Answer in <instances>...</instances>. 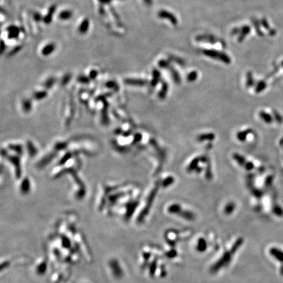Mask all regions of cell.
Returning <instances> with one entry per match:
<instances>
[{"label": "cell", "mask_w": 283, "mask_h": 283, "mask_svg": "<svg viewBox=\"0 0 283 283\" xmlns=\"http://www.w3.org/2000/svg\"><path fill=\"white\" fill-rule=\"evenodd\" d=\"M243 240H242V239L236 240L235 243L233 245V246L224 251L222 257L218 259V261L212 265V266L211 267L212 272L214 273H216L218 271L222 270L223 268H226L224 267H226L227 265H228L230 263V262H231L233 258V255L235 254V252H237V251L239 249L240 245L243 244Z\"/></svg>", "instance_id": "6da1fadb"}, {"label": "cell", "mask_w": 283, "mask_h": 283, "mask_svg": "<svg viewBox=\"0 0 283 283\" xmlns=\"http://www.w3.org/2000/svg\"><path fill=\"white\" fill-rule=\"evenodd\" d=\"M182 209L179 204H174L173 205L170 206L168 208V211L171 214H177V216H179L181 218H184V219L187 220V221H191L195 219V214L193 212L187 210L182 211Z\"/></svg>", "instance_id": "7a4b0ae2"}, {"label": "cell", "mask_w": 283, "mask_h": 283, "mask_svg": "<svg viewBox=\"0 0 283 283\" xmlns=\"http://www.w3.org/2000/svg\"><path fill=\"white\" fill-rule=\"evenodd\" d=\"M204 53L206 55L212 57L214 58L218 59V60L222 61L227 64H229L230 62L229 58L226 55L223 54V53H220L219 52L214 51H204Z\"/></svg>", "instance_id": "3957f363"}, {"label": "cell", "mask_w": 283, "mask_h": 283, "mask_svg": "<svg viewBox=\"0 0 283 283\" xmlns=\"http://www.w3.org/2000/svg\"><path fill=\"white\" fill-rule=\"evenodd\" d=\"M56 9V6L55 5H52L51 7L49 9L48 13H47V15L43 18V21L44 22V23L46 24V25H49V24L52 22V17L55 13Z\"/></svg>", "instance_id": "277c9868"}, {"label": "cell", "mask_w": 283, "mask_h": 283, "mask_svg": "<svg viewBox=\"0 0 283 283\" xmlns=\"http://www.w3.org/2000/svg\"><path fill=\"white\" fill-rule=\"evenodd\" d=\"M7 30L8 32V38L9 39H16L18 38L20 33L19 28L16 26H9Z\"/></svg>", "instance_id": "5b68a950"}, {"label": "cell", "mask_w": 283, "mask_h": 283, "mask_svg": "<svg viewBox=\"0 0 283 283\" xmlns=\"http://www.w3.org/2000/svg\"><path fill=\"white\" fill-rule=\"evenodd\" d=\"M55 49H56L55 44L53 43H50L46 45L42 49V50H41V54L45 56H49L50 55L52 54L53 52L55 51Z\"/></svg>", "instance_id": "8992f818"}, {"label": "cell", "mask_w": 283, "mask_h": 283, "mask_svg": "<svg viewBox=\"0 0 283 283\" xmlns=\"http://www.w3.org/2000/svg\"><path fill=\"white\" fill-rule=\"evenodd\" d=\"M90 25V22L87 19H85L83 20L81 22L80 25L78 28V32L81 34H85L87 31L88 30Z\"/></svg>", "instance_id": "52a82bcc"}, {"label": "cell", "mask_w": 283, "mask_h": 283, "mask_svg": "<svg viewBox=\"0 0 283 283\" xmlns=\"http://www.w3.org/2000/svg\"><path fill=\"white\" fill-rule=\"evenodd\" d=\"M73 16V12L71 10H64L58 15V19L61 20H67Z\"/></svg>", "instance_id": "ba28073f"}, {"label": "cell", "mask_w": 283, "mask_h": 283, "mask_svg": "<svg viewBox=\"0 0 283 283\" xmlns=\"http://www.w3.org/2000/svg\"><path fill=\"white\" fill-rule=\"evenodd\" d=\"M159 16L161 18H164V19H168L170 22L173 24H176L177 20L176 19L174 16V15H171L169 13H167L166 11H161L159 13Z\"/></svg>", "instance_id": "9c48e42d"}, {"label": "cell", "mask_w": 283, "mask_h": 283, "mask_svg": "<svg viewBox=\"0 0 283 283\" xmlns=\"http://www.w3.org/2000/svg\"><path fill=\"white\" fill-rule=\"evenodd\" d=\"M214 138V136L213 134H202V135H200V137L198 138V140H200V141H203V140H213Z\"/></svg>", "instance_id": "30bf717a"}, {"label": "cell", "mask_w": 283, "mask_h": 283, "mask_svg": "<svg viewBox=\"0 0 283 283\" xmlns=\"http://www.w3.org/2000/svg\"><path fill=\"white\" fill-rule=\"evenodd\" d=\"M234 158H235V160H237V162H238L240 165H242V166H244L245 164H246V163L245 162V159H244V157L239 155L238 154H235V155H234Z\"/></svg>", "instance_id": "8fae6325"}, {"label": "cell", "mask_w": 283, "mask_h": 283, "mask_svg": "<svg viewBox=\"0 0 283 283\" xmlns=\"http://www.w3.org/2000/svg\"><path fill=\"white\" fill-rule=\"evenodd\" d=\"M127 82L128 83L131 84H134V85H145L146 81L143 80H127Z\"/></svg>", "instance_id": "7c38bea8"}, {"label": "cell", "mask_w": 283, "mask_h": 283, "mask_svg": "<svg viewBox=\"0 0 283 283\" xmlns=\"http://www.w3.org/2000/svg\"><path fill=\"white\" fill-rule=\"evenodd\" d=\"M33 18L36 22H39L41 20H43L42 16H41V14L39 13H38V12H34V13H33Z\"/></svg>", "instance_id": "4fadbf2b"}, {"label": "cell", "mask_w": 283, "mask_h": 283, "mask_svg": "<svg viewBox=\"0 0 283 283\" xmlns=\"http://www.w3.org/2000/svg\"><path fill=\"white\" fill-rule=\"evenodd\" d=\"M234 207H235V205L233 204H232V203L228 204L226 206V207L225 208V211L226 213L229 214V213H230V212H231L234 210Z\"/></svg>", "instance_id": "5bb4252c"}, {"label": "cell", "mask_w": 283, "mask_h": 283, "mask_svg": "<svg viewBox=\"0 0 283 283\" xmlns=\"http://www.w3.org/2000/svg\"><path fill=\"white\" fill-rule=\"evenodd\" d=\"M173 182H174V179L173 178H171V177H169V178H167L166 180H164V182L163 183V185L164 187L168 186L169 185L172 184Z\"/></svg>", "instance_id": "9a60e30c"}, {"label": "cell", "mask_w": 283, "mask_h": 283, "mask_svg": "<svg viewBox=\"0 0 283 283\" xmlns=\"http://www.w3.org/2000/svg\"><path fill=\"white\" fill-rule=\"evenodd\" d=\"M249 132H248V131H245V132H243V133H239L237 135V137H238V138L240 140H242V141H243L245 140V138H246V135L248 134V133H249Z\"/></svg>", "instance_id": "2e32d148"}, {"label": "cell", "mask_w": 283, "mask_h": 283, "mask_svg": "<svg viewBox=\"0 0 283 283\" xmlns=\"http://www.w3.org/2000/svg\"><path fill=\"white\" fill-rule=\"evenodd\" d=\"M260 116L262 118L265 120V121L266 122H270L271 120V117L269 116L268 114L264 113V112H261L260 113Z\"/></svg>", "instance_id": "e0dca14e"}, {"label": "cell", "mask_w": 283, "mask_h": 283, "mask_svg": "<svg viewBox=\"0 0 283 283\" xmlns=\"http://www.w3.org/2000/svg\"><path fill=\"white\" fill-rule=\"evenodd\" d=\"M196 78H197V74L195 72H193L188 75L187 79L190 81H193L196 79Z\"/></svg>", "instance_id": "ac0fdd59"}, {"label": "cell", "mask_w": 283, "mask_h": 283, "mask_svg": "<svg viewBox=\"0 0 283 283\" xmlns=\"http://www.w3.org/2000/svg\"><path fill=\"white\" fill-rule=\"evenodd\" d=\"M98 2L102 5H107L111 2V0H98Z\"/></svg>", "instance_id": "d6986e66"}, {"label": "cell", "mask_w": 283, "mask_h": 283, "mask_svg": "<svg viewBox=\"0 0 283 283\" xmlns=\"http://www.w3.org/2000/svg\"><path fill=\"white\" fill-rule=\"evenodd\" d=\"M20 49V46H19V47H15V48H14V49H13V51H11V55L15 54V53H16V52L19 51Z\"/></svg>", "instance_id": "ffe728a7"}, {"label": "cell", "mask_w": 283, "mask_h": 283, "mask_svg": "<svg viewBox=\"0 0 283 283\" xmlns=\"http://www.w3.org/2000/svg\"><path fill=\"white\" fill-rule=\"evenodd\" d=\"M4 49H5V45H4L3 41H2V44H1V52L2 53H3Z\"/></svg>", "instance_id": "44dd1931"}, {"label": "cell", "mask_w": 283, "mask_h": 283, "mask_svg": "<svg viewBox=\"0 0 283 283\" xmlns=\"http://www.w3.org/2000/svg\"><path fill=\"white\" fill-rule=\"evenodd\" d=\"M144 2H146V3L148 5H150L151 3V0H144Z\"/></svg>", "instance_id": "7402d4cb"}]
</instances>
